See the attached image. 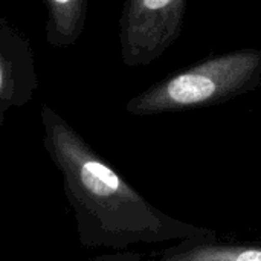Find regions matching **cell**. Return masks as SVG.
<instances>
[{"mask_svg": "<svg viewBox=\"0 0 261 261\" xmlns=\"http://www.w3.org/2000/svg\"><path fill=\"white\" fill-rule=\"evenodd\" d=\"M66 176L81 237L87 245L127 249L133 245H174L216 232L156 208L81 145L67 147Z\"/></svg>", "mask_w": 261, "mask_h": 261, "instance_id": "obj_1", "label": "cell"}, {"mask_svg": "<svg viewBox=\"0 0 261 261\" xmlns=\"http://www.w3.org/2000/svg\"><path fill=\"white\" fill-rule=\"evenodd\" d=\"M260 72L261 52H234L170 78L139 96L130 109L136 113H159L223 99L248 89Z\"/></svg>", "mask_w": 261, "mask_h": 261, "instance_id": "obj_2", "label": "cell"}, {"mask_svg": "<svg viewBox=\"0 0 261 261\" xmlns=\"http://www.w3.org/2000/svg\"><path fill=\"white\" fill-rule=\"evenodd\" d=\"M187 0H130L124 47L128 63H148L179 35Z\"/></svg>", "mask_w": 261, "mask_h": 261, "instance_id": "obj_3", "label": "cell"}, {"mask_svg": "<svg viewBox=\"0 0 261 261\" xmlns=\"http://www.w3.org/2000/svg\"><path fill=\"white\" fill-rule=\"evenodd\" d=\"M148 261H261V242L226 240L213 232L156 251Z\"/></svg>", "mask_w": 261, "mask_h": 261, "instance_id": "obj_4", "label": "cell"}, {"mask_svg": "<svg viewBox=\"0 0 261 261\" xmlns=\"http://www.w3.org/2000/svg\"><path fill=\"white\" fill-rule=\"evenodd\" d=\"M54 2H57V3H60V5H64V3H69L70 0H54Z\"/></svg>", "mask_w": 261, "mask_h": 261, "instance_id": "obj_5", "label": "cell"}, {"mask_svg": "<svg viewBox=\"0 0 261 261\" xmlns=\"http://www.w3.org/2000/svg\"><path fill=\"white\" fill-rule=\"evenodd\" d=\"M0 83H2V76H0Z\"/></svg>", "mask_w": 261, "mask_h": 261, "instance_id": "obj_6", "label": "cell"}]
</instances>
